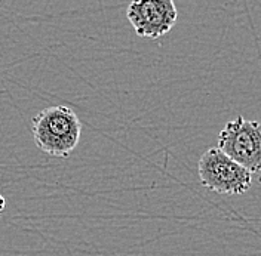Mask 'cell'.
I'll use <instances>...</instances> for the list:
<instances>
[{
    "instance_id": "5",
    "label": "cell",
    "mask_w": 261,
    "mask_h": 256,
    "mask_svg": "<svg viewBox=\"0 0 261 256\" xmlns=\"http://www.w3.org/2000/svg\"><path fill=\"white\" fill-rule=\"evenodd\" d=\"M5 208H6V198L0 194V213L5 210Z\"/></svg>"
},
{
    "instance_id": "2",
    "label": "cell",
    "mask_w": 261,
    "mask_h": 256,
    "mask_svg": "<svg viewBox=\"0 0 261 256\" xmlns=\"http://www.w3.org/2000/svg\"><path fill=\"white\" fill-rule=\"evenodd\" d=\"M218 150L248 172H261V123L238 116L220 132Z\"/></svg>"
},
{
    "instance_id": "4",
    "label": "cell",
    "mask_w": 261,
    "mask_h": 256,
    "mask_svg": "<svg viewBox=\"0 0 261 256\" xmlns=\"http://www.w3.org/2000/svg\"><path fill=\"white\" fill-rule=\"evenodd\" d=\"M126 16L140 37L159 39L175 25L178 11L172 0H137L129 3Z\"/></svg>"
},
{
    "instance_id": "3",
    "label": "cell",
    "mask_w": 261,
    "mask_h": 256,
    "mask_svg": "<svg viewBox=\"0 0 261 256\" xmlns=\"http://www.w3.org/2000/svg\"><path fill=\"white\" fill-rule=\"evenodd\" d=\"M197 170L202 185L218 194L239 195L248 191L252 184V174L218 148H210L202 154Z\"/></svg>"
},
{
    "instance_id": "1",
    "label": "cell",
    "mask_w": 261,
    "mask_h": 256,
    "mask_svg": "<svg viewBox=\"0 0 261 256\" xmlns=\"http://www.w3.org/2000/svg\"><path fill=\"white\" fill-rule=\"evenodd\" d=\"M32 135L40 151L67 159L79 144L82 123L74 110L67 105L48 107L33 119Z\"/></svg>"
}]
</instances>
